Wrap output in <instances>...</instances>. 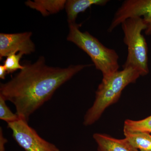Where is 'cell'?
<instances>
[{"label":"cell","instance_id":"obj_1","mask_svg":"<svg viewBox=\"0 0 151 151\" xmlns=\"http://www.w3.org/2000/svg\"><path fill=\"white\" fill-rule=\"evenodd\" d=\"M92 64L66 68L52 67L43 56L26 63L24 68L5 83L0 85V96L12 103L20 119L28 122L31 115L52 97L55 91L74 75Z\"/></svg>","mask_w":151,"mask_h":151},{"label":"cell","instance_id":"obj_2","mask_svg":"<svg viewBox=\"0 0 151 151\" xmlns=\"http://www.w3.org/2000/svg\"><path fill=\"white\" fill-rule=\"evenodd\" d=\"M140 76L134 68L118 70L110 77L103 78L96 92L94 103L85 114L83 124L90 126L98 121L105 109L116 103L126 86L135 83Z\"/></svg>","mask_w":151,"mask_h":151},{"label":"cell","instance_id":"obj_3","mask_svg":"<svg viewBox=\"0 0 151 151\" xmlns=\"http://www.w3.org/2000/svg\"><path fill=\"white\" fill-rule=\"evenodd\" d=\"M80 26L76 23L68 24L67 40L74 43L90 57L96 69L102 72L103 78L110 77L119 70L118 53L113 49L103 45L88 32H81Z\"/></svg>","mask_w":151,"mask_h":151},{"label":"cell","instance_id":"obj_4","mask_svg":"<svg viewBox=\"0 0 151 151\" xmlns=\"http://www.w3.org/2000/svg\"><path fill=\"white\" fill-rule=\"evenodd\" d=\"M124 34V43L128 47V55L123 68L132 67L145 76L149 73L148 46L142 31L145 30L147 25L142 18L133 17L122 23Z\"/></svg>","mask_w":151,"mask_h":151},{"label":"cell","instance_id":"obj_5","mask_svg":"<svg viewBox=\"0 0 151 151\" xmlns=\"http://www.w3.org/2000/svg\"><path fill=\"white\" fill-rule=\"evenodd\" d=\"M8 127L15 140L25 151H60L54 144L40 137L25 120L19 119L8 124Z\"/></svg>","mask_w":151,"mask_h":151},{"label":"cell","instance_id":"obj_6","mask_svg":"<svg viewBox=\"0 0 151 151\" xmlns=\"http://www.w3.org/2000/svg\"><path fill=\"white\" fill-rule=\"evenodd\" d=\"M143 17L147 25L145 34L151 35V0H126L114 14L108 32H111L128 18Z\"/></svg>","mask_w":151,"mask_h":151},{"label":"cell","instance_id":"obj_7","mask_svg":"<svg viewBox=\"0 0 151 151\" xmlns=\"http://www.w3.org/2000/svg\"><path fill=\"white\" fill-rule=\"evenodd\" d=\"M31 32L0 34V59L17 52L24 55L31 54L35 51V45L31 40Z\"/></svg>","mask_w":151,"mask_h":151},{"label":"cell","instance_id":"obj_8","mask_svg":"<svg viewBox=\"0 0 151 151\" xmlns=\"http://www.w3.org/2000/svg\"><path fill=\"white\" fill-rule=\"evenodd\" d=\"M93 137L98 151H140L135 148L126 138L117 139L105 134L95 133Z\"/></svg>","mask_w":151,"mask_h":151},{"label":"cell","instance_id":"obj_9","mask_svg":"<svg viewBox=\"0 0 151 151\" xmlns=\"http://www.w3.org/2000/svg\"><path fill=\"white\" fill-rule=\"evenodd\" d=\"M108 0H68L65 7L68 24L74 23L78 14L85 12L93 5L104 6Z\"/></svg>","mask_w":151,"mask_h":151},{"label":"cell","instance_id":"obj_10","mask_svg":"<svg viewBox=\"0 0 151 151\" xmlns=\"http://www.w3.org/2000/svg\"><path fill=\"white\" fill-rule=\"evenodd\" d=\"M65 0H35L25 2L26 5L38 11L43 16L56 14L65 7Z\"/></svg>","mask_w":151,"mask_h":151},{"label":"cell","instance_id":"obj_11","mask_svg":"<svg viewBox=\"0 0 151 151\" xmlns=\"http://www.w3.org/2000/svg\"><path fill=\"white\" fill-rule=\"evenodd\" d=\"M125 138L135 148L151 151V135L148 133H124Z\"/></svg>","mask_w":151,"mask_h":151},{"label":"cell","instance_id":"obj_12","mask_svg":"<svg viewBox=\"0 0 151 151\" xmlns=\"http://www.w3.org/2000/svg\"><path fill=\"white\" fill-rule=\"evenodd\" d=\"M124 133H151V115L139 121L127 119L124 122Z\"/></svg>","mask_w":151,"mask_h":151},{"label":"cell","instance_id":"obj_13","mask_svg":"<svg viewBox=\"0 0 151 151\" xmlns=\"http://www.w3.org/2000/svg\"><path fill=\"white\" fill-rule=\"evenodd\" d=\"M23 55V53L19 52L17 54H12L7 57L4 62V65L8 74L14 73L19 69L21 70L23 69L24 65L20 64V60Z\"/></svg>","mask_w":151,"mask_h":151},{"label":"cell","instance_id":"obj_14","mask_svg":"<svg viewBox=\"0 0 151 151\" xmlns=\"http://www.w3.org/2000/svg\"><path fill=\"white\" fill-rule=\"evenodd\" d=\"M6 100L0 96V119L9 123H13L20 119L16 113L12 112L6 103Z\"/></svg>","mask_w":151,"mask_h":151},{"label":"cell","instance_id":"obj_15","mask_svg":"<svg viewBox=\"0 0 151 151\" xmlns=\"http://www.w3.org/2000/svg\"><path fill=\"white\" fill-rule=\"evenodd\" d=\"M8 140L4 137L3 129L1 127L0 129V151H5V145Z\"/></svg>","mask_w":151,"mask_h":151},{"label":"cell","instance_id":"obj_16","mask_svg":"<svg viewBox=\"0 0 151 151\" xmlns=\"http://www.w3.org/2000/svg\"><path fill=\"white\" fill-rule=\"evenodd\" d=\"M7 74H8L7 72L4 65H0V78L1 79H4Z\"/></svg>","mask_w":151,"mask_h":151},{"label":"cell","instance_id":"obj_17","mask_svg":"<svg viewBox=\"0 0 151 151\" xmlns=\"http://www.w3.org/2000/svg\"></svg>","mask_w":151,"mask_h":151}]
</instances>
